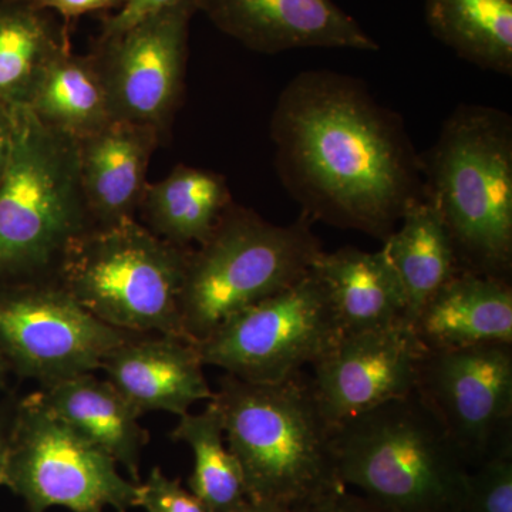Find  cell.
Here are the masks:
<instances>
[{"label":"cell","instance_id":"cell-3","mask_svg":"<svg viewBox=\"0 0 512 512\" xmlns=\"http://www.w3.org/2000/svg\"><path fill=\"white\" fill-rule=\"evenodd\" d=\"M303 376L252 383L224 373L211 399L251 503L302 511L342 485L333 429L320 413L311 379Z\"/></svg>","mask_w":512,"mask_h":512},{"label":"cell","instance_id":"cell-12","mask_svg":"<svg viewBox=\"0 0 512 512\" xmlns=\"http://www.w3.org/2000/svg\"><path fill=\"white\" fill-rule=\"evenodd\" d=\"M416 394L477 466L512 433V343L426 350Z\"/></svg>","mask_w":512,"mask_h":512},{"label":"cell","instance_id":"cell-28","mask_svg":"<svg viewBox=\"0 0 512 512\" xmlns=\"http://www.w3.org/2000/svg\"><path fill=\"white\" fill-rule=\"evenodd\" d=\"M183 0H124L123 5L114 15L104 19L101 37L119 35L124 30L133 28L141 20L156 15L161 10L171 8Z\"/></svg>","mask_w":512,"mask_h":512},{"label":"cell","instance_id":"cell-5","mask_svg":"<svg viewBox=\"0 0 512 512\" xmlns=\"http://www.w3.org/2000/svg\"><path fill=\"white\" fill-rule=\"evenodd\" d=\"M15 141L0 181V285L56 281L67 251L94 228L74 138L15 107Z\"/></svg>","mask_w":512,"mask_h":512},{"label":"cell","instance_id":"cell-33","mask_svg":"<svg viewBox=\"0 0 512 512\" xmlns=\"http://www.w3.org/2000/svg\"><path fill=\"white\" fill-rule=\"evenodd\" d=\"M237 512H302L291 508L276 507V505L249 503Z\"/></svg>","mask_w":512,"mask_h":512},{"label":"cell","instance_id":"cell-22","mask_svg":"<svg viewBox=\"0 0 512 512\" xmlns=\"http://www.w3.org/2000/svg\"><path fill=\"white\" fill-rule=\"evenodd\" d=\"M382 251L403 286L407 323L461 272L446 224L426 198L404 212L397 228L384 239Z\"/></svg>","mask_w":512,"mask_h":512},{"label":"cell","instance_id":"cell-29","mask_svg":"<svg viewBox=\"0 0 512 512\" xmlns=\"http://www.w3.org/2000/svg\"><path fill=\"white\" fill-rule=\"evenodd\" d=\"M302 512H389L379 505L367 500L363 495L348 493V488L340 487L322 495L315 503L306 507Z\"/></svg>","mask_w":512,"mask_h":512},{"label":"cell","instance_id":"cell-9","mask_svg":"<svg viewBox=\"0 0 512 512\" xmlns=\"http://www.w3.org/2000/svg\"><path fill=\"white\" fill-rule=\"evenodd\" d=\"M342 335L328 291L311 269L197 346L205 366L247 382L279 383L318 362Z\"/></svg>","mask_w":512,"mask_h":512},{"label":"cell","instance_id":"cell-30","mask_svg":"<svg viewBox=\"0 0 512 512\" xmlns=\"http://www.w3.org/2000/svg\"><path fill=\"white\" fill-rule=\"evenodd\" d=\"M37 6L46 10H55L66 22L87 13L100 12L123 5L124 0H33Z\"/></svg>","mask_w":512,"mask_h":512},{"label":"cell","instance_id":"cell-21","mask_svg":"<svg viewBox=\"0 0 512 512\" xmlns=\"http://www.w3.org/2000/svg\"><path fill=\"white\" fill-rule=\"evenodd\" d=\"M26 107L45 126L76 141L114 121L93 56L76 55L70 43L46 64Z\"/></svg>","mask_w":512,"mask_h":512},{"label":"cell","instance_id":"cell-16","mask_svg":"<svg viewBox=\"0 0 512 512\" xmlns=\"http://www.w3.org/2000/svg\"><path fill=\"white\" fill-rule=\"evenodd\" d=\"M161 140L154 128L111 121L77 141L80 183L94 228L136 220Z\"/></svg>","mask_w":512,"mask_h":512},{"label":"cell","instance_id":"cell-8","mask_svg":"<svg viewBox=\"0 0 512 512\" xmlns=\"http://www.w3.org/2000/svg\"><path fill=\"white\" fill-rule=\"evenodd\" d=\"M3 485L29 512H128L137 503L138 484L121 476L103 448L50 412L36 392L18 400Z\"/></svg>","mask_w":512,"mask_h":512},{"label":"cell","instance_id":"cell-19","mask_svg":"<svg viewBox=\"0 0 512 512\" xmlns=\"http://www.w3.org/2000/svg\"><path fill=\"white\" fill-rule=\"evenodd\" d=\"M36 393L50 412L103 448L133 483H140L141 454L150 434L138 421L141 414L109 380L84 373Z\"/></svg>","mask_w":512,"mask_h":512},{"label":"cell","instance_id":"cell-2","mask_svg":"<svg viewBox=\"0 0 512 512\" xmlns=\"http://www.w3.org/2000/svg\"><path fill=\"white\" fill-rule=\"evenodd\" d=\"M420 157L424 198L446 224L461 271L511 281L510 114L458 104Z\"/></svg>","mask_w":512,"mask_h":512},{"label":"cell","instance_id":"cell-10","mask_svg":"<svg viewBox=\"0 0 512 512\" xmlns=\"http://www.w3.org/2000/svg\"><path fill=\"white\" fill-rule=\"evenodd\" d=\"M131 333L101 322L57 281L0 285V355L40 387L100 370Z\"/></svg>","mask_w":512,"mask_h":512},{"label":"cell","instance_id":"cell-14","mask_svg":"<svg viewBox=\"0 0 512 512\" xmlns=\"http://www.w3.org/2000/svg\"><path fill=\"white\" fill-rule=\"evenodd\" d=\"M198 10L222 33L262 55L316 47L380 49L333 0H198Z\"/></svg>","mask_w":512,"mask_h":512},{"label":"cell","instance_id":"cell-17","mask_svg":"<svg viewBox=\"0 0 512 512\" xmlns=\"http://www.w3.org/2000/svg\"><path fill=\"white\" fill-rule=\"evenodd\" d=\"M424 350L512 343L511 281L458 272L412 322Z\"/></svg>","mask_w":512,"mask_h":512},{"label":"cell","instance_id":"cell-18","mask_svg":"<svg viewBox=\"0 0 512 512\" xmlns=\"http://www.w3.org/2000/svg\"><path fill=\"white\" fill-rule=\"evenodd\" d=\"M312 272L328 291L343 335L406 320L403 286L382 249L370 252L343 247L322 251L313 262Z\"/></svg>","mask_w":512,"mask_h":512},{"label":"cell","instance_id":"cell-27","mask_svg":"<svg viewBox=\"0 0 512 512\" xmlns=\"http://www.w3.org/2000/svg\"><path fill=\"white\" fill-rule=\"evenodd\" d=\"M136 507L147 512H215L185 488L180 478L168 477L160 467H154L147 480L138 483Z\"/></svg>","mask_w":512,"mask_h":512},{"label":"cell","instance_id":"cell-20","mask_svg":"<svg viewBox=\"0 0 512 512\" xmlns=\"http://www.w3.org/2000/svg\"><path fill=\"white\" fill-rule=\"evenodd\" d=\"M232 202L221 174L180 164L163 180L148 183L138 212L153 234L194 248L210 237Z\"/></svg>","mask_w":512,"mask_h":512},{"label":"cell","instance_id":"cell-34","mask_svg":"<svg viewBox=\"0 0 512 512\" xmlns=\"http://www.w3.org/2000/svg\"><path fill=\"white\" fill-rule=\"evenodd\" d=\"M12 375L9 370L8 363L5 362L2 355H0V393L8 386L9 376Z\"/></svg>","mask_w":512,"mask_h":512},{"label":"cell","instance_id":"cell-11","mask_svg":"<svg viewBox=\"0 0 512 512\" xmlns=\"http://www.w3.org/2000/svg\"><path fill=\"white\" fill-rule=\"evenodd\" d=\"M198 0H183L119 35L99 37L94 62L114 121L154 128L167 136L183 101L188 36Z\"/></svg>","mask_w":512,"mask_h":512},{"label":"cell","instance_id":"cell-23","mask_svg":"<svg viewBox=\"0 0 512 512\" xmlns=\"http://www.w3.org/2000/svg\"><path fill=\"white\" fill-rule=\"evenodd\" d=\"M424 18L460 59L512 77V0H424Z\"/></svg>","mask_w":512,"mask_h":512},{"label":"cell","instance_id":"cell-25","mask_svg":"<svg viewBox=\"0 0 512 512\" xmlns=\"http://www.w3.org/2000/svg\"><path fill=\"white\" fill-rule=\"evenodd\" d=\"M171 439L191 448L194 467L188 488L215 512H237L251 503L238 458L229 450L218 407L180 416Z\"/></svg>","mask_w":512,"mask_h":512},{"label":"cell","instance_id":"cell-4","mask_svg":"<svg viewBox=\"0 0 512 512\" xmlns=\"http://www.w3.org/2000/svg\"><path fill=\"white\" fill-rule=\"evenodd\" d=\"M343 487L389 512H461L467 461L416 392L332 431Z\"/></svg>","mask_w":512,"mask_h":512},{"label":"cell","instance_id":"cell-7","mask_svg":"<svg viewBox=\"0 0 512 512\" xmlns=\"http://www.w3.org/2000/svg\"><path fill=\"white\" fill-rule=\"evenodd\" d=\"M191 249L137 220L92 228L67 251L56 281L113 328L184 338L180 298Z\"/></svg>","mask_w":512,"mask_h":512},{"label":"cell","instance_id":"cell-6","mask_svg":"<svg viewBox=\"0 0 512 512\" xmlns=\"http://www.w3.org/2000/svg\"><path fill=\"white\" fill-rule=\"evenodd\" d=\"M313 221L278 225L232 202L210 237L191 249L180 298L181 330L195 345L249 306L296 284L323 251Z\"/></svg>","mask_w":512,"mask_h":512},{"label":"cell","instance_id":"cell-32","mask_svg":"<svg viewBox=\"0 0 512 512\" xmlns=\"http://www.w3.org/2000/svg\"><path fill=\"white\" fill-rule=\"evenodd\" d=\"M18 400V397L10 396V394L0 399V485H3L10 431H12Z\"/></svg>","mask_w":512,"mask_h":512},{"label":"cell","instance_id":"cell-1","mask_svg":"<svg viewBox=\"0 0 512 512\" xmlns=\"http://www.w3.org/2000/svg\"><path fill=\"white\" fill-rule=\"evenodd\" d=\"M269 134L279 180L313 222L384 241L424 200L421 157L403 117L357 77L296 74L276 100Z\"/></svg>","mask_w":512,"mask_h":512},{"label":"cell","instance_id":"cell-24","mask_svg":"<svg viewBox=\"0 0 512 512\" xmlns=\"http://www.w3.org/2000/svg\"><path fill=\"white\" fill-rule=\"evenodd\" d=\"M67 43L49 10L33 0H0V103L26 106L46 64Z\"/></svg>","mask_w":512,"mask_h":512},{"label":"cell","instance_id":"cell-26","mask_svg":"<svg viewBox=\"0 0 512 512\" xmlns=\"http://www.w3.org/2000/svg\"><path fill=\"white\" fill-rule=\"evenodd\" d=\"M461 512H512V433L470 468Z\"/></svg>","mask_w":512,"mask_h":512},{"label":"cell","instance_id":"cell-13","mask_svg":"<svg viewBox=\"0 0 512 512\" xmlns=\"http://www.w3.org/2000/svg\"><path fill=\"white\" fill-rule=\"evenodd\" d=\"M423 346L406 320L346 333L313 363L311 386L332 429L416 392Z\"/></svg>","mask_w":512,"mask_h":512},{"label":"cell","instance_id":"cell-31","mask_svg":"<svg viewBox=\"0 0 512 512\" xmlns=\"http://www.w3.org/2000/svg\"><path fill=\"white\" fill-rule=\"evenodd\" d=\"M15 107L0 103V181L8 168L15 141Z\"/></svg>","mask_w":512,"mask_h":512},{"label":"cell","instance_id":"cell-15","mask_svg":"<svg viewBox=\"0 0 512 512\" xmlns=\"http://www.w3.org/2000/svg\"><path fill=\"white\" fill-rule=\"evenodd\" d=\"M200 350L191 340L168 333H131L104 357L100 370L143 416H183L195 403L214 397Z\"/></svg>","mask_w":512,"mask_h":512}]
</instances>
